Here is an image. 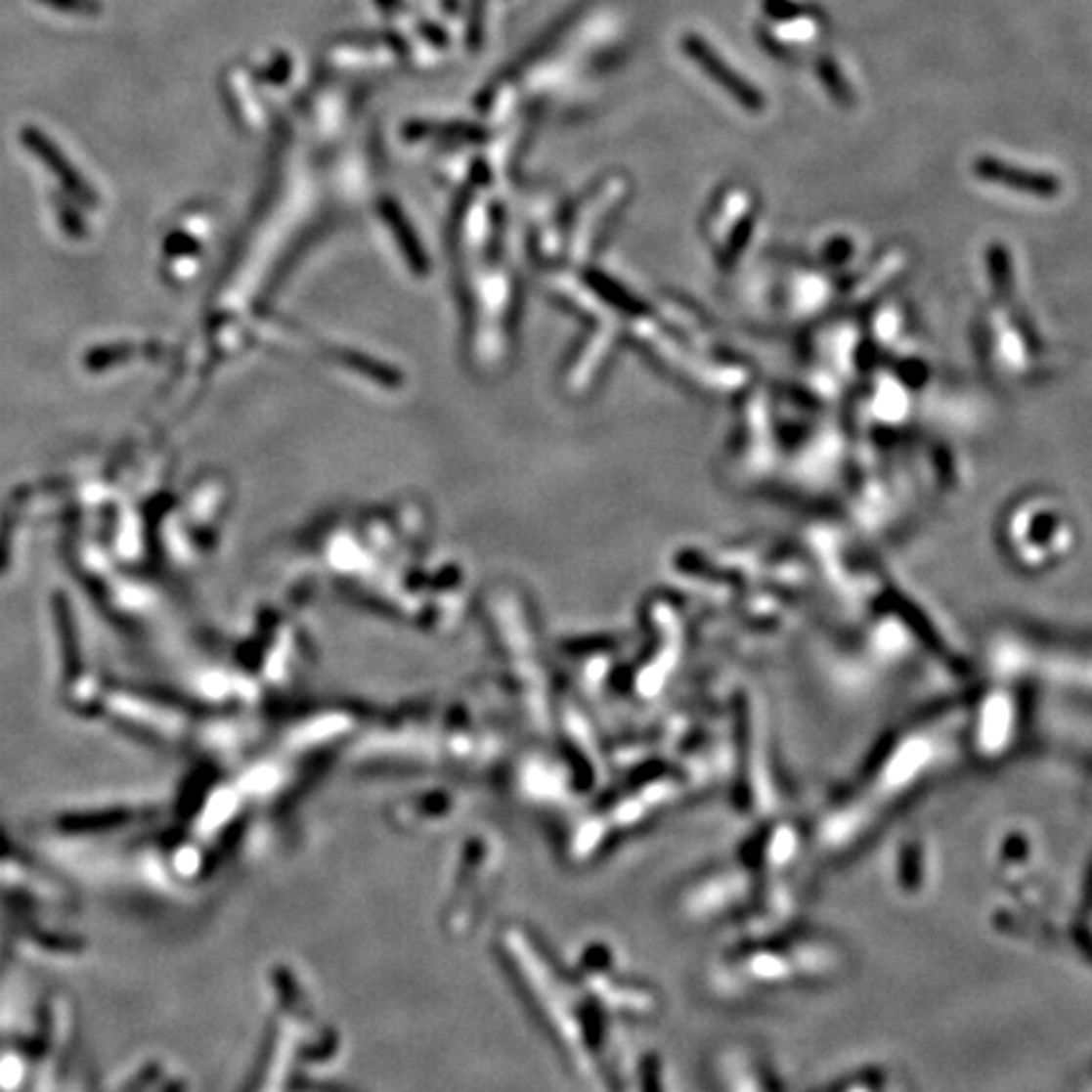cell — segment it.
Listing matches in <instances>:
<instances>
[{
    "instance_id": "cell-1",
    "label": "cell",
    "mask_w": 1092,
    "mask_h": 1092,
    "mask_svg": "<svg viewBox=\"0 0 1092 1092\" xmlns=\"http://www.w3.org/2000/svg\"><path fill=\"white\" fill-rule=\"evenodd\" d=\"M683 49H685V54H688L690 59H693V62H696L698 66H701L703 71H706L708 76H711V79H714L716 84L723 89V92L731 94V97L736 99V102H739L744 109H749V111H762L764 109V94L759 92L757 86L749 84V81H746L744 76L736 71V68L728 66V64L723 62V59H721V56L716 54V51L711 49V46H708V43L703 41L701 36H693V33H690V36H685L683 38Z\"/></svg>"
},
{
    "instance_id": "cell-2",
    "label": "cell",
    "mask_w": 1092,
    "mask_h": 1092,
    "mask_svg": "<svg viewBox=\"0 0 1092 1092\" xmlns=\"http://www.w3.org/2000/svg\"><path fill=\"white\" fill-rule=\"evenodd\" d=\"M129 822L127 811H89V814H64L59 817L56 827L66 835H99V832L116 830L119 824Z\"/></svg>"
},
{
    "instance_id": "cell-3",
    "label": "cell",
    "mask_w": 1092,
    "mask_h": 1092,
    "mask_svg": "<svg viewBox=\"0 0 1092 1092\" xmlns=\"http://www.w3.org/2000/svg\"><path fill=\"white\" fill-rule=\"evenodd\" d=\"M54 615H56V628H59V637H62L64 647V666H66V677L71 680L79 668V647H76V633H73V620L68 612V604L64 597L54 599Z\"/></svg>"
},
{
    "instance_id": "cell-4",
    "label": "cell",
    "mask_w": 1092,
    "mask_h": 1092,
    "mask_svg": "<svg viewBox=\"0 0 1092 1092\" xmlns=\"http://www.w3.org/2000/svg\"><path fill=\"white\" fill-rule=\"evenodd\" d=\"M819 76H822L824 86L830 89L832 97L840 99L843 105H850V102H852V92H850V86L845 84L843 73L837 71V66L832 64V59H822V62H819Z\"/></svg>"
}]
</instances>
